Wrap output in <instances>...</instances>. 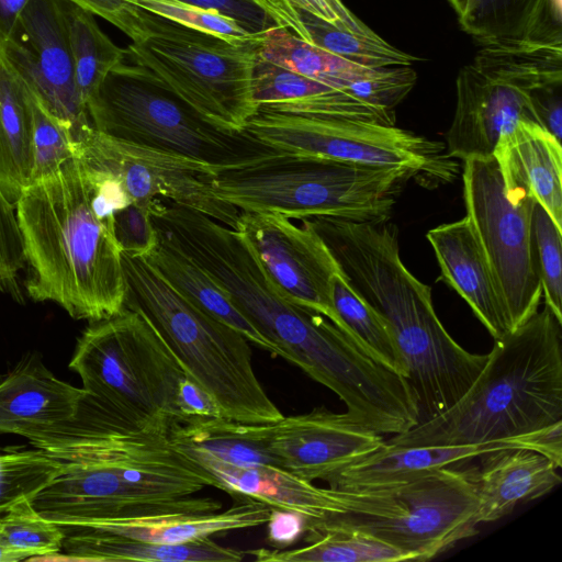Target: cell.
<instances>
[{
  "mask_svg": "<svg viewBox=\"0 0 562 562\" xmlns=\"http://www.w3.org/2000/svg\"><path fill=\"white\" fill-rule=\"evenodd\" d=\"M61 470L33 499L59 526H74L173 504L215 480L167 436L142 431L87 394L76 417L30 436Z\"/></svg>",
  "mask_w": 562,
  "mask_h": 562,
  "instance_id": "cell-1",
  "label": "cell"
},
{
  "mask_svg": "<svg viewBox=\"0 0 562 562\" xmlns=\"http://www.w3.org/2000/svg\"><path fill=\"white\" fill-rule=\"evenodd\" d=\"M535 441L562 465V322L544 306L495 344L468 391L394 446Z\"/></svg>",
  "mask_w": 562,
  "mask_h": 562,
  "instance_id": "cell-2",
  "label": "cell"
},
{
  "mask_svg": "<svg viewBox=\"0 0 562 562\" xmlns=\"http://www.w3.org/2000/svg\"><path fill=\"white\" fill-rule=\"evenodd\" d=\"M15 213L30 299L53 302L72 318L90 323L125 310L126 282L113 220L97 212L91 180L76 155L54 175L30 183Z\"/></svg>",
  "mask_w": 562,
  "mask_h": 562,
  "instance_id": "cell-3",
  "label": "cell"
},
{
  "mask_svg": "<svg viewBox=\"0 0 562 562\" xmlns=\"http://www.w3.org/2000/svg\"><path fill=\"white\" fill-rule=\"evenodd\" d=\"M204 178L213 196L243 212L358 223L390 220L405 184L414 180L400 168L290 153Z\"/></svg>",
  "mask_w": 562,
  "mask_h": 562,
  "instance_id": "cell-4",
  "label": "cell"
},
{
  "mask_svg": "<svg viewBox=\"0 0 562 562\" xmlns=\"http://www.w3.org/2000/svg\"><path fill=\"white\" fill-rule=\"evenodd\" d=\"M125 307L140 312L225 418L261 424L283 414L261 386L249 340L191 303L144 258L121 251Z\"/></svg>",
  "mask_w": 562,
  "mask_h": 562,
  "instance_id": "cell-5",
  "label": "cell"
},
{
  "mask_svg": "<svg viewBox=\"0 0 562 562\" xmlns=\"http://www.w3.org/2000/svg\"><path fill=\"white\" fill-rule=\"evenodd\" d=\"M123 33L125 61L145 71L202 117L228 131L244 130L257 112L251 79L257 37L231 43L134 5Z\"/></svg>",
  "mask_w": 562,
  "mask_h": 562,
  "instance_id": "cell-6",
  "label": "cell"
},
{
  "mask_svg": "<svg viewBox=\"0 0 562 562\" xmlns=\"http://www.w3.org/2000/svg\"><path fill=\"white\" fill-rule=\"evenodd\" d=\"M86 110L94 130L194 161L212 175L282 153L245 130L212 124L127 61L109 72Z\"/></svg>",
  "mask_w": 562,
  "mask_h": 562,
  "instance_id": "cell-7",
  "label": "cell"
},
{
  "mask_svg": "<svg viewBox=\"0 0 562 562\" xmlns=\"http://www.w3.org/2000/svg\"><path fill=\"white\" fill-rule=\"evenodd\" d=\"M69 368L95 404L135 428L167 436L178 423L176 392L186 371L140 312L125 307L90 323Z\"/></svg>",
  "mask_w": 562,
  "mask_h": 562,
  "instance_id": "cell-8",
  "label": "cell"
},
{
  "mask_svg": "<svg viewBox=\"0 0 562 562\" xmlns=\"http://www.w3.org/2000/svg\"><path fill=\"white\" fill-rule=\"evenodd\" d=\"M355 292L387 323L405 361L418 424L451 407L471 386L487 355L462 348L434 308L431 289L385 254L366 263L352 280Z\"/></svg>",
  "mask_w": 562,
  "mask_h": 562,
  "instance_id": "cell-9",
  "label": "cell"
},
{
  "mask_svg": "<svg viewBox=\"0 0 562 562\" xmlns=\"http://www.w3.org/2000/svg\"><path fill=\"white\" fill-rule=\"evenodd\" d=\"M448 467L391 486L339 491L344 512L308 524L375 538L426 561L476 533L474 468Z\"/></svg>",
  "mask_w": 562,
  "mask_h": 562,
  "instance_id": "cell-10",
  "label": "cell"
},
{
  "mask_svg": "<svg viewBox=\"0 0 562 562\" xmlns=\"http://www.w3.org/2000/svg\"><path fill=\"white\" fill-rule=\"evenodd\" d=\"M244 130L282 153L400 168L428 189L451 183L460 170L443 143L395 125L258 108Z\"/></svg>",
  "mask_w": 562,
  "mask_h": 562,
  "instance_id": "cell-11",
  "label": "cell"
},
{
  "mask_svg": "<svg viewBox=\"0 0 562 562\" xmlns=\"http://www.w3.org/2000/svg\"><path fill=\"white\" fill-rule=\"evenodd\" d=\"M462 161L465 216L484 252L513 330L538 312L542 297L532 232L536 200L504 191L494 156Z\"/></svg>",
  "mask_w": 562,
  "mask_h": 562,
  "instance_id": "cell-12",
  "label": "cell"
},
{
  "mask_svg": "<svg viewBox=\"0 0 562 562\" xmlns=\"http://www.w3.org/2000/svg\"><path fill=\"white\" fill-rule=\"evenodd\" d=\"M76 156L87 167L115 177L131 202L150 212L162 198L236 231L240 211L211 194L204 176L212 172L200 164L94 128L76 143Z\"/></svg>",
  "mask_w": 562,
  "mask_h": 562,
  "instance_id": "cell-13",
  "label": "cell"
},
{
  "mask_svg": "<svg viewBox=\"0 0 562 562\" xmlns=\"http://www.w3.org/2000/svg\"><path fill=\"white\" fill-rule=\"evenodd\" d=\"M0 54L20 81L72 131L93 128L75 77L66 0H30Z\"/></svg>",
  "mask_w": 562,
  "mask_h": 562,
  "instance_id": "cell-14",
  "label": "cell"
},
{
  "mask_svg": "<svg viewBox=\"0 0 562 562\" xmlns=\"http://www.w3.org/2000/svg\"><path fill=\"white\" fill-rule=\"evenodd\" d=\"M235 232L283 297L323 314L341 329L331 297L339 267L307 222L296 225L280 214L240 211Z\"/></svg>",
  "mask_w": 562,
  "mask_h": 562,
  "instance_id": "cell-15",
  "label": "cell"
},
{
  "mask_svg": "<svg viewBox=\"0 0 562 562\" xmlns=\"http://www.w3.org/2000/svg\"><path fill=\"white\" fill-rule=\"evenodd\" d=\"M244 427L276 458L279 467L308 482L326 481L385 442L383 435L348 412L333 413L325 407L283 415L270 423H244Z\"/></svg>",
  "mask_w": 562,
  "mask_h": 562,
  "instance_id": "cell-16",
  "label": "cell"
},
{
  "mask_svg": "<svg viewBox=\"0 0 562 562\" xmlns=\"http://www.w3.org/2000/svg\"><path fill=\"white\" fill-rule=\"evenodd\" d=\"M456 86L457 102L446 146L454 159L493 157L502 134L518 121L541 124L531 92L517 83L486 75L470 64L460 69Z\"/></svg>",
  "mask_w": 562,
  "mask_h": 562,
  "instance_id": "cell-17",
  "label": "cell"
},
{
  "mask_svg": "<svg viewBox=\"0 0 562 562\" xmlns=\"http://www.w3.org/2000/svg\"><path fill=\"white\" fill-rule=\"evenodd\" d=\"M258 56L375 106L392 102L401 86L398 68L355 64L303 41L285 27H276L261 35Z\"/></svg>",
  "mask_w": 562,
  "mask_h": 562,
  "instance_id": "cell-18",
  "label": "cell"
},
{
  "mask_svg": "<svg viewBox=\"0 0 562 562\" xmlns=\"http://www.w3.org/2000/svg\"><path fill=\"white\" fill-rule=\"evenodd\" d=\"M493 156L504 191L536 200L562 229V147L544 126L520 120L499 137Z\"/></svg>",
  "mask_w": 562,
  "mask_h": 562,
  "instance_id": "cell-19",
  "label": "cell"
},
{
  "mask_svg": "<svg viewBox=\"0 0 562 562\" xmlns=\"http://www.w3.org/2000/svg\"><path fill=\"white\" fill-rule=\"evenodd\" d=\"M503 448H527L547 456L541 445L528 440L412 447L394 446L385 441L381 448L344 467L326 482L330 488L339 491L391 486L443 468L467 464L484 453Z\"/></svg>",
  "mask_w": 562,
  "mask_h": 562,
  "instance_id": "cell-20",
  "label": "cell"
},
{
  "mask_svg": "<svg viewBox=\"0 0 562 562\" xmlns=\"http://www.w3.org/2000/svg\"><path fill=\"white\" fill-rule=\"evenodd\" d=\"M441 276L470 305L494 340L510 331L505 305L467 216L427 232Z\"/></svg>",
  "mask_w": 562,
  "mask_h": 562,
  "instance_id": "cell-21",
  "label": "cell"
},
{
  "mask_svg": "<svg viewBox=\"0 0 562 562\" xmlns=\"http://www.w3.org/2000/svg\"><path fill=\"white\" fill-rule=\"evenodd\" d=\"M86 397L35 357L22 360L0 382V432L26 439L74 419Z\"/></svg>",
  "mask_w": 562,
  "mask_h": 562,
  "instance_id": "cell-22",
  "label": "cell"
},
{
  "mask_svg": "<svg viewBox=\"0 0 562 562\" xmlns=\"http://www.w3.org/2000/svg\"><path fill=\"white\" fill-rule=\"evenodd\" d=\"M480 458V467L474 468L477 524L498 520L519 503L539 498L561 482V467L532 449L503 448Z\"/></svg>",
  "mask_w": 562,
  "mask_h": 562,
  "instance_id": "cell-23",
  "label": "cell"
},
{
  "mask_svg": "<svg viewBox=\"0 0 562 562\" xmlns=\"http://www.w3.org/2000/svg\"><path fill=\"white\" fill-rule=\"evenodd\" d=\"M194 462L213 476L215 487L237 499H256L273 508L300 513L308 519L344 512L337 490L318 487L281 467L239 468L206 459Z\"/></svg>",
  "mask_w": 562,
  "mask_h": 562,
  "instance_id": "cell-24",
  "label": "cell"
},
{
  "mask_svg": "<svg viewBox=\"0 0 562 562\" xmlns=\"http://www.w3.org/2000/svg\"><path fill=\"white\" fill-rule=\"evenodd\" d=\"M64 529V555L55 560L94 562H238L245 553L211 538L164 544L133 540L79 526Z\"/></svg>",
  "mask_w": 562,
  "mask_h": 562,
  "instance_id": "cell-25",
  "label": "cell"
},
{
  "mask_svg": "<svg viewBox=\"0 0 562 562\" xmlns=\"http://www.w3.org/2000/svg\"><path fill=\"white\" fill-rule=\"evenodd\" d=\"M258 1L279 27H285L303 41L355 64L371 68H392L412 66L419 60L379 35L371 37L339 29L288 0Z\"/></svg>",
  "mask_w": 562,
  "mask_h": 562,
  "instance_id": "cell-26",
  "label": "cell"
},
{
  "mask_svg": "<svg viewBox=\"0 0 562 562\" xmlns=\"http://www.w3.org/2000/svg\"><path fill=\"white\" fill-rule=\"evenodd\" d=\"M144 259L169 284L203 312L236 329L249 342L282 357V352L251 325L227 293L202 268L159 233L158 245Z\"/></svg>",
  "mask_w": 562,
  "mask_h": 562,
  "instance_id": "cell-27",
  "label": "cell"
},
{
  "mask_svg": "<svg viewBox=\"0 0 562 562\" xmlns=\"http://www.w3.org/2000/svg\"><path fill=\"white\" fill-rule=\"evenodd\" d=\"M167 437L192 461L206 459L239 468L279 467L265 446L246 431L244 423L225 417L176 423Z\"/></svg>",
  "mask_w": 562,
  "mask_h": 562,
  "instance_id": "cell-28",
  "label": "cell"
},
{
  "mask_svg": "<svg viewBox=\"0 0 562 562\" xmlns=\"http://www.w3.org/2000/svg\"><path fill=\"white\" fill-rule=\"evenodd\" d=\"M30 114L24 85L0 54V191L15 206L30 184Z\"/></svg>",
  "mask_w": 562,
  "mask_h": 562,
  "instance_id": "cell-29",
  "label": "cell"
},
{
  "mask_svg": "<svg viewBox=\"0 0 562 562\" xmlns=\"http://www.w3.org/2000/svg\"><path fill=\"white\" fill-rule=\"evenodd\" d=\"M306 546L292 550L255 549L247 553L259 562H400L411 561L401 550L355 531L308 524Z\"/></svg>",
  "mask_w": 562,
  "mask_h": 562,
  "instance_id": "cell-30",
  "label": "cell"
},
{
  "mask_svg": "<svg viewBox=\"0 0 562 562\" xmlns=\"http://www.w3.org/2000/svg\"><path fill=\"white\" fill-rule=\"evenodd\" d=\"M548 0H469L459 23L482 46L530 44Z\"/></svg>",
  "mask_w": 562,
  "mask_h": 562,
  "instance_id": "cell-31",
  "label": "cell"
},
{
  "mask_svg": "<svg viewBox=\"0 0 562 562\" xmlns=\"http://www.w3.org/2000/svg\"><path fill=\"white\" fill-rule=\"evenodd\" d=\"M66 16L76 85L86 106L109 72L125 61V49L100 29L91 12L68 0Z\"/></svg>",
  "mask_w": 562,
  "mask_h": 562,
  "instance_id": "cell-32",
  "label": "cell"
},
{
  "mask_svg": "<svg viewBox=\"0 0 562 562\" xmlns=\"http://www.w3.org/2000/svg\"><path fill=\"white\" fill-rule=\"evenodd\" d=\"M331 297L341 330L375 361L406 379V364L387 323L350 288L340 270L333 279Z\"/></svg>",
  "mask_w": 562,
  "mask_h": 562,
  "instance_id": "cell-33",
  "label": "cell"
},
{
  "mask_svg": "<svg viewBox=\"0 0 562 562\" xmlns=\"http://www.w3.org/2000/svg\"><path fill=\"white\" fill-rule=\"evenodd\" d=\"M64 538V529L44 517L30 499L0 514V541L27 560H52L60 553Z\"/></svg>",
  "mask_w": 562,
  "mask_h": 562,
  "instance_id": "cell-34",
  "label": "cell"
},
{
  "mask_svg": "<svg viewBox=\"0 0 562 562\" xmlns=\"http://www.w3.org/2000/svg\"><path fill=\"white\" fill-rule=\"evenodd\" d=\"M25 92L31 135L30 183H33L54 175L75 156L76 139L71 128L50 113L26 87Z\"/></svg>",
  "mask_w": 562,
  "mask_h": 562,
  "instance_id": "cell-35",
  "label": "cell"
},
{
  "mask_svg": "<svg viewBox=\"0 0 562 562\" xmlns=\"http://www.w3.org/2000/svg\"><path fill=\"white\" fill-rule=\"evenodd\" d=\"M60 470L59 461L40 448L0 453V514L18 502L32 501Z\"/></svg>",
  "mask_w": 562,
  "mask_h": 562,
  "instance_id": "cell-36",
  "label": "cell"
},
{
  "mask_svg": "<svg viewBox=\"0 0 562 562\" xmlns=\"http://www.w3.org/2000/svg\"><path fill=\"white\" fill-rule=\"evenodd\" d=\"M532 232L542 296L546 306L562 322V229L537 202Z\"/></svg>",
  "mask_w": 562,
  "mask_h": 562,
  "instance_id": "cell-37",
  "label": "cell"
},
{
  "mask_svg": "<svg viewBox=\"0 0 562 562\" xmlns=\"http://www.w3.org/2000/svg\"><path fill=\"white\" fill-rule=\"evenodd\" d=\"M135 5L180 25L221 37L231 43H245L260 37L252 36L231 18L181 0H136Z\"/></svg>",
  "mask_w": 562,
  "mask_h": 562,
  "instance_id": "cell-38",
  "label": "cell"
},
{
  "mask_svg": "<svg viewBox=\"0 0 562 562\" xmlns=\"http://www.w3.org/2000/svg\"><path fill=\"white\" fill-rule=\"evenodd\" d=\"M251 89L252 99L259 106L312 97L334 88L263 60L257 55Z\"/></svg>",
  "mask_w": 562,
  "mask_h": 562,
  "instance_id": "cell-39",
  "label": "cell"
},
{
  "mask_svg": "<svg viewBox=\"0 0 562 562\" xmlns=\"http://www.w3.org/2000/svg\"><path fill=\"white\" fill-rule=\"evenodd\" d=\"M26 261L15 206L0 191V295L23 303Z\"/></svg>",
  "mask_w": 562,
  "mask_h": 562,
  "instance_id": "cell-40",
  "label": "cell"
},
{
  "mask_svg": "<svg viewBox=\"0 0 562 562\" xmlns=\"http://www.w3.org/2000/svg\"><path fill=\"white\" fill-rule=\"evenodd\" d=\"M113 232L121 251L145 258L158 245V232L149 209L130 203L113 215Z\"/></svg>",
  "mask_w": 562,
  "mask_h": 562,
  "instance_id": "cell-41",
  "label": "cell"
},
{
  "mask_svg": "<svg viewBox=\"0 0 562 562\" xmlns=\"http://www.w3.org/2000/svg\"><path fill=\"white\" fill-rule=\"evenodd\" d=\"M183 2L214 10L235 20L252 36H261L279 27L258 0H181Z\"/></svg>",
  "mask_w": 562,
  "mask_h": 562,
  "instance_id": "cell-42",
  "label": "cell"
},
{
  "mask_svg": "<svg viewBox=\"0 0 562 562\" xmlns=\"http://www.w3.org/2000/svg\"><path fill=\"white\" fill-rule=\"evenodd\" d=\"M176 411L178 423L224 417L210 393L187 373L177 386Z\"/></svg>",
  "mask_w": 562,
  "mask_h": 562,
  "instance_id": "cell-43",
  "label": "cell"
},
{
  "mask_svg": "<svg viewBox=\"0 0 562 562\" xmlns=\"http://www.w3.org/2000/svg\"><path fill=\"white\" fill-rule=\"evenodd\" d=\"M293 5L303 9L330 24L364 36H378L369 26L358 19L342 0H288Z\"/></svg>",
  "mask_w": 562,
  "mask_h": 562,
  "instance_id": "cell-44",
  "label": "cell"
},
{
  "mask_svg": "<svg viewBox=\"0 0 562 562\" xmlns=\"http://www.w3.org/2000/svg\"><path fill=\"white\" fill-rule=\"evenodd\" d=\"M305 516L300 513L271 507L267 520L268 540L277 549H284L304 536L307 528Z\"/></svg>",
  "mask_w": 562,
  "mask_h": 562,
  "instance_id": "cell-45",
  "label": "cell"
},
{
  "mask_svg": "<svg viewBox=\"0 0 562 562\" xmlns=\"http://www.w3.org/2000/svg\"><path fill=\"white\" fill-rule=\"evenodd\" d=\"M123 31L136 0H68Z\"/></svg>",
  "mask_w": 562,
  "mask_h": 562,
  "instance_id": "cell-46",
  "label": "cell"
},
{
  "mask_svg": "<svg viewBox=\"0 0 562 562\" xmlns=\"http://www.w3.org/2000/svg\"><path fill=\"white\" fill-rule=\"evenodd\" d=\"M30 0H0V47L12 34Z\"/></svg>",
  "mask_w": 562,
  "mask_h": 562,
  "instance_id": "cell-47",
  "label": "cell"
},
{
  "mask_svg": "<svg viewBox=\"0 0 562 562\" xmlns=\"http://www.w3.org/2000/svg\"><path fill=\"white\" fill-rule=\"evenodd\" d=\"M23 560H27V557L24 553L9 549L0 541V562H15Z\"/></svg>",
  "mask_w": 562,
  "mask_h": 562,
  "instance_id": "cell-48",
  "label": "cell"
},
{
  "mask_svg": "<svg viewBox=\"0 0 562 562\" xmlns=\"http://www.w3.org/2000/svg\"><path fill=\"white\" fill-rule=\"evenodd\" d=\"M448 1L454 9L458 18H460L463 14L469 0H448Z\"/></svg>",
  "mask_w": 562,
  "mask_h": 562,
  "instance_id": "cell-49",
  "label": "cell"
}]
</instances>
